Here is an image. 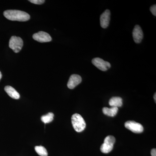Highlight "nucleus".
I'll return each instance as SVG.
<instances>
[{
	"mask_svg": "<svg viewBox=\"0 0 156 156\" xmlns=\"http://www.w3.org/2000/svg\"><path fill=\"white\" fill-rule=\"evenodd\" d=\"M4 15L7 19L13 21H26L30 19L29 14L19 10H7L4 11Z\"/></svg>",
	"mask_w": 156,
	"mask_h": 156,
	"instance_id": "nucleus-1",
	"label": "nucleus"
},
{
	"mask_svg": "<svg viewBox=\"0 0 156 156\" xmlns=\"http://www.w3.org/2000/svg\"><path fill=\"white\" fill-rule=\"evenodd\" d=\"M71 120L73 127L77 132H82L86 128V122L80 115L74 114L72 116Z\"/></svg>",
	"mask_w": 156,
	"mask_h": 156,
	"instance_id": "nucleus-2",
	"label": "nucleus"
},
{
	"mask_svg": "<svg viewBox=\"0 0 156 156\" xmlns=\"http://www.w3.org/2000/svg\"><path fill=\"white\" fill-rule=\"evenodd\" d=\"M115 142V138L114 136L111 135L106 136L104 140L103 144L101 146L100 150L101 152L104 154L110 152L113 148Z\"/></svg>",
	"mask_w": 156,
	"mask_h": 156,
	"instance_id": "nucleus-3",
	"label": "nucleus"
},
{
	"mask_svg": "<svg viewBox=\"0 0 156 156\" xmlns=\"http://www.w3.org/2000/svg\"><path fill=\"white\" fill-rule=\"evenodd\" d=\"M9 47L15 53L19 52L23 46V41L20 37H11L9 41Z\"/></svg>",
	"mask_w": 156,
	"mask_h": 156,
	"instance_id": "nucleus-4",
	"label": "nucleus"
},
{
	"mask_svg": "<svg viewBox=\"0 0 156 156\" xmlns=\"http://www.w3.org/2000/svg\"><path fill=\"white\" fill-rule=\"evenodd\" d=\"M125 126L126 128L134 133L139 134L144 131V128L142 125L134 121H128L125 123Z\"/></svg>",
	"mask_w": 156,
	"mask_h": 156,
	"instance_id": "nucleus-5",
	"label": "nucleus"
},
{
	"mask_svg": "<svg viewBox=\"0 0 156 156\" xmlns=\"http://www.w3.org/2000/svg\"><path fill=\"white\" fill-rule=\"evenodd\" d=\"M92 62L95 67L102 71H105L111 67V64L109 62L98 57L93 58Z\"/></svg>",
	"mask_w": 156,
	"mask_h": 156,
	"instance_id": "nucleus-6",
	"label": "nucleus"
},
{
	"mask_svg": "<svg viewBox=\"0 0 156 156\" xmlns=\"http://www.w3.org/2000/svg\"><path fill=\"white\" fill-rule=\"evenodd\" d=\"M33 37L34 40L40 43L50 42L52 40V38L50 35L44 31H40L34 34Z\"/></svg>",
	"mask_w": 156,
	"mask_h": 156,
	"instance_id": "nucleus-7",
	"label": "nucleus"
},
{
	"mask_svg": "<svg viewBox=\"0 0 156 156\" xmlns=\"http://www.w3.org/2000/svg\"><path fill=\"white\" fill-rule=\"evenodd\" d=\"M132 35L134 41L135 43L139 44L141 42L143 38L144 34L142 29L139 25H136L134 27Z\"/></svg>",
	"mask_w": 156,
	"mask_h": 156,
	"instance_id": "nucleus-8",
	"label": "nucleus"
},
{
	"mask_svg": "<svg viewBox=\"0 0 156 156\" xmlns=\"http://www.w3.org/2000/svg\"><path fill=\"white\" fill-rule=\"evenodd\" d=\"M111 12L110 10H105L100 16V25L103 28H106L109 24Z\"/></svg>",
	"mask_w": 156,
	"mask_h": 156,
	"instance_id": "nucleus-9",
	"label": "nucleus"
},
{
	"mask_svg": "<svg viewBox=\"0 0 156 156\" xmlns=\"http://www.w3.org/2000/svg\"><path fill=\"white\" fill-rule=\"evenodd\" d=\"M82 79L79 75L73 74L70 76L67 83V87L69 89H73L82 82Z\"/></svg>",
	"mask_w": 156,
	"mask_h": 156,
	"instance_id": "nucleus-10",
	"label": "nucleus"
},
{
	"mask_svg": "<svg viewBox=\"0 0 156 156\" xmlns=\"http://www.w3.org/2000/svg\"><path fill=\"white\" fill-rule=\"evenodd\" d=\"M5 90L9 96L12 98L18 99L20 97L19 93L14 88L11 86H6L5 87Z\"/></svg>",
	"mask_w": 156,
	"mask_h": 156,
	"instance_id": "nucleus-11",
	"label": "nucleus"
},
{
	"mask_svg": "<svg viewBox=\"0 0 156 156\" xmlns=\"http://www.w3.org/2000/svg\"><path fill=\"white\" fill-rule=\"evenodd\" d=\"M122 99L119 97L112 98L109 101V105L112 107H120L122 106Z\"/></svg>",
	"mask_w": 156,
	"mask_h": 156,
	"instance_id": "nucleus-12",
	"label": "nucleus"
},
{
	"mask_svg": "<svg viewBox=\"0 0 156 156\" xmlns=\"http://www.w3.org/2000/svg\"><path fill=\"white\" fill-rule=\"evenodd\" d=\"M118 108L112 107L111 108L105 107L102 109V112L105 115L110 117H114L118 112Z\"/></svg>",
	"mask_w": 156,
	"mask_h": 156,
	"instance_id": "nucleus-13",
	"label": "nucleus"
},
{
	"mask_svg": "<svg viewBox=\"0 0 156 156\" xmlns=\"http://www.w3.org/2000/svg\"><path fill=\"white\" fill-rule=\"evenodd\" d=\"M35 150L38 154L41 156H48V153L47 150L42 146H37L35 147Z\"/></svg>",
	"mask_w": 156,
	"mask_h": 156,
	"instance_id": "nucleus-14",
	"label": "nucleus"
},
{
	"mask_svg": "<svg viewBox=\"0 0 156 156\" xmlns=\"http://www.w3.org/2000/svg\"><path fill=\"white\" fill-rule=\"evenodd\" d=\"M53 117L54 115L53 113H49L48 114L45 115L41 117V120L44 123H50L53 121Z\"/></svg>",
	"mask_w": 156,
	"mask_h": 156,
	"instance_id": "nucleus-15",
	"label": "nucleus"
},
{
	"mask_svg": "<svg viewBox=\"0 0 156 156\" xmlns=\"http://www.w3.org/2000/svg\"><path fill=\"white\" fill-rule=\"evenodd\" d=\"M30 2L36 5H42L44 3V0H30Z\"/></svg>",
	"mask_w": 156,
	"mask_h": 156,
	"instance_id": "nucleus-16",
	"label": "nucleus"
},
{
	"mask_svg": "<svg viewBox=\"0 0 156 156\" xmlns=\"http://www.w3.org/2000/svg\"><path fill=\"white\" fill-rule=\"evenodd\" d=\"M150 11L151 12L152 14H153L154 16H156V5H153L151 7Z\"/></svg>",
	"mask_w": 156,
	"mask_h": 156,
	"instance_id": "nucleus-17",
	"label": "nucleus"
},
{
	"mask_svg": "<svg viewBox=\"0 0 156 156\" xmlns=\"http://www.w3.org/2000/svg\"><path fill=\"white\" fill-rule=\"evenodd\" d=\"M151 156H156V149L155 148L152 149L151 152Z\"/></svg>",
	"mask_w": 156,
	"mask_h": 156,
	"instance_id": "nucleus-18",
	"label": "nucleus"
},
{
	"mask_svg": "<svg viewBox=\"0 0 156 156\" xmlns=\"http://www.w3.org/2000/svg\"><path fill=\"white\" fill-rule=\"evenodd\" d=\"M154 100L155 102H156V93H155L154 96Z\"/></svg>",
	"mask_w": 156,
	"mask_h": 156,
	"instance_id": "nucleus-19",
	"label": "nucleus"
},
{
	"mask_svg": "<svg viewBox=\"0 0 156 156\" xmlns=\"http://www.w3.org/2000/svg\"><path fill=\"white\" fill-rule=\"evenodd\" d=\"M2 73H1V71H0V80H1V79H2Z\"/></svg>",
	"mask_w": 156,
	"mask_h": 156,
	"instance_id": "nucleus-20",
	"label": "nucleus"
}]
</instances>
